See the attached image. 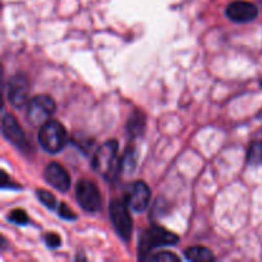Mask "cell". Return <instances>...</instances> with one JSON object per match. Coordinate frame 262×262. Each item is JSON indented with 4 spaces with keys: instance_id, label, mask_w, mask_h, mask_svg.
I'll use <instances>...</instances> for the list:
<instances>
[{
    "instance_id": "obj_3",
    "label": "cell",
    "mask_w": 262,
    "mask_h": 262,
    "mask_svg": "<svg viewBox=\"0 0 262 262\" xmlns=\"http://www.w3.org/2000/svg\"><path fill=\"white\" fill-rule=\"evenodd\" d=\"M118 155V142L115 140H109L100 146L92 158V168L100 176L105 177L106 179L113 178L117 164Z\"/></svg>"
},
{
    "instance_id": "obj_4",
    "label": "cell",
    "mask_w": 262,
    "mask_h": 262,
    "mask_svg": "<svg viewBox=\"0 0 262 262\" xmlns=\"http://www.w3.org/2000/svg\"><path fill=\"white\" fill-rule=\"evenodd\" d=\"M109 216L118 235L124 241H129L133 230V222L125 201L114 200L110 202Z\"/></svg>"
},
{
    "instance_id": "obj_20",
    "label": "cell",
    "mask_w": 262,
    "mask_h": 262,
    "mask_svg": "<svg viewBox=\"0 0 262 262\" xmlns=\"http://www.w3.org/2000/svg\"><path fill=\"white\" fill-rule=\"evenodd\" d=\"M45 243L48 247L50 248H58L60 246L61 239L56 233H48L45 235Z\"/></svg>"
},
{
    "instance_id": "obj_17",
    "label": "cell",
    "mask_w": 262,
    "mask_h": 262,
    "mask_svg": "<svg viewBox=\"0 0 262 262\" xmlns=\"http://www.w3.org/2000/svg\"><path fill=\"white\" fill-rule=\"evenodd\" d=\"M8 219H9V222L14 223V224H18V225H26L28 224V222H30L27 214L20 209L13 210V211L9 214V216H8Z\"/></svg>"
},
{
    "instance_id": "obj_8",
    "label": "cell",
    "mask_w": 262,
    "mask_h": 262,
    "mask_svg": "<svg viewBox=\"0 0 262 262\" xmlns=\"http://www.w3.org/2000/svg\"><path fill=\"white\" fill-rule=\"evenodd\" d=\"M30 82L23 74H15L8 82V100L17 109L25 106L28 102Z\"/></svg>"
},
{
    "instance_id": "obj_6",
    "label": "cell",
    "mask_w": 262,
    "mask_h": 262,
    "mask_svg": "<svg viewBox=\"0 0 262 262\" xmlns=\"http://www.w3.org/2000/svg\"><path fill=\"white\" fill-rule=\"evenodd\" d=\"M55 101L48 95H37L28 102L27 118L33 124H43L55 113Z\"/></svg>"
},
{
    "instance_id": "obj_19",
    "label": "cell",
    "mask_w": 262,
    "mask_h": 262,
    "mask_svg": "<svg viewBox=\"0 0 262 262\" xmlns=\"http://www.w3.org/2000/svg\"><path fill=\"white\" fill-rule=\"evenodd\" d=\"M59 216L64 220H69V222L77 219V215L74 214V212L69 209L68 205L66 204H61L60 206H59Z\"/></svg>"
},
{
    "instance_id": "obj_2",
    "label": "cell",
    "mask_w": 262,
    "mask_h": 262,
    "mask_svg": "<svg viewBox=\"0 0 262 262\" xmlns=\"http://www.w3.org/2000/svg\"><path fill=\"white\" fill-rule=\"evenodd\" d=\"M179 242V237L169 230L160 227H151L146 232L142 233L138 243V251H140L141 260H146L147 255L158 247L164 246H174Z\"/></svg>"
},
{
    "instance_id": "obj_9",
    "label": "cell",
    "mask_w": 262,
    "mask_h": 262,
    "mask_svg": "<svg viewBox=\"0 0 262 262\" xmlns=\"http://www.w3.org/2000/svg\"><path fill=\"white\" fill-rule=\"evenodd\" d=\"M228 18L232 19L233 22L237 23H247L251 20L256 19L258 14V9L255 4L248 2H243V0H238V2H233L228 5L227 10Z\"/></svg>"
},
{
    "instance_id": "obj_10",
    "label": "cell",
    "mask_w": 262,
    "mask_h": 262,
    "mask_svg": "<svg viewBox=\"0 0 262 262\" xmlns=\"http://www.w3.org/2000/svg\"><path fill=\"white\" fill-rule=\"evenodd\" d=\"M3 128V135L7 138L9 142H12L15 147H18L19 150H27L28 148V142L27 138H26L25 133H23L22 128L19 127L18 122L15 120V118L10 114H5L3 118L2 123Z\"/></svg>"
},
{
    "instance_id": "obj_18",
    "label": "cell",
    "mask_w": 262,
    "mask_h": 262,
    "mask_svg": "<svg viewBox=\"0 0 262 262\" xmlns=\"http://www.w3.org/2000/svg\"><path fill=\"white\" fill-rule=\"evenodd\" d=\"M150 260L156 261V262H173V261H179V257L177 255H174V253L165 251V252L155 253V255L151 256Z\"/></svg>"
},
{
    "instance_id": "obj_13",
    "label": "cell",
    "mask_w": 262,
    "mask_h": 262,
    "mask_svg": "<svg viewBox=\"0 0 262 262\" xmlns=\"http://www.w3.org/2000/svg\"><path fill=\"white\" fill-rule=\"evenodd\" d=\"M184 255H186L187 260L194 262H207L215 260V256L212 255L211 251L206 247H202V246H194V247L187 248Z\"/></svg>"
},
{
    "instance_id": "obj_12",
    "label": "cell",
    "mask_w": 262,
    "mask_h": 262,
    "mask_svg": "<svg viewBox=\"0 0 262 262\" xmlns=\"http://www.w3.org/2000/svg\"><path fill=\"white\" fill-rule=\"evenodd\" d=\"M146 127V115L140 110H135L129 115L127 122V130L132 137H138L143 133Z\"/></svg>"
},
{
    "instance_id": "obj_5",
    "label": "cell",
    "mask_w": 262,
    "mask_h": 262,
    "mask_svg": "<svg viewBox=\"0 0 262 262\" xmlns=\"http://www.w3.org/2000/svg\"><path fill=\"white\" fill-rule=\"evenodd\" d=\"M76 199L79 206L87 212H97L101 207V196L96 184L91 181H79L76 187Z\"/></svg>"
},
{
    "instance_id": "obj_11",
    "label": "cell",
    "mask_w": 262,
    "mask_h": 262,
    "mask_svg": "<svg viewBox=\"0 0 262 262\" xmlns=\"http://www.w3.org/2000/svg\"><path fill=\"white\" fill-rule=\"evenodd\" d=\"M43 178L48 182V184L60 192H67L71 187V177L68 171L58 163H50L46 166L43 171Z\"/></svg>"
},
{
    "instance_id": "obj_16",
    "label": "cell",
    "mask_w": 262,
    "mask_h": 262,
    "mask_svg": "<svg viewBox=\"0 0 262 262\" xmlns=\"http://www.w3.org/2000/svg\"><path fill=\"white\" fill-rule=\"evenodd\" d=\"M36 194H37V199L40 200L41 204L45 205L48 209H51V210L55 209L56 199H55V196L51 193V192L45 191V189H37Z\"/></svg>"
},
{
    "instance_id": "obj_1",
    "label": "cell",
    "mask_w": 262,
    "mask_h": 262,
    "mask_svg": "<svg viewBox=\"0 0 262 262\" xmlns=\"http://www.w3.org/2000/svg\"><path fill=\"white\" fill-rule=\"evenodd\" d=\"M68 142L66 128L54 119L46 120L38 130V143L49 154H58Z\"/></svg>"
},
{
    "instance_id": "obj_14",
    "label": "cell",
    "mask_w": 262,
    "mask_h": 262,
    "mask_svg": "<svg viewBox=\"0 0 262 262\" xmlns=\"http://www.w3.org/2000/svg\"><path fill=\"white\" fill-rule=\"evenodd\" d=\"M247 163L252 166L262 164V141H253L247 152Z\"/></svg>"
},
{
    "instance_id": "obj_15",
    "label": "cell",
    "mask_w": 262,
    "mask_h": 262,
    "mask_svg": "<svg viewBox=\"0 0 262 262\" xmlns=\"http://www.w3.org/2000/svg\"><path fill=\"white\" fill-rule=\"evenodd\" d=\"M120 164V171H127V173H132L135 171L136 168V151L135 148L128 147L125 150L123 159L119 161Z\"/></svg>"
},
{
    "instance_id": "obj_7",
    "label": "cell",
    "mask_w": 262,
    "mask_h": 262,
    "mask_svg": "<svg viewBox=\"0 0 262 262\" xmlns=\"http://www.w3.org/2000/svg\"><path fill=\"white\" fill-rule=\"evenodd\" d=\"M151 200V191L147 184L142 181H137L129 184L125 189L124 201L128 207L136 212H142L147 209Z\"/></svg>"
}]
</instances>
